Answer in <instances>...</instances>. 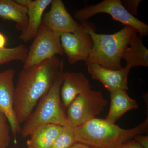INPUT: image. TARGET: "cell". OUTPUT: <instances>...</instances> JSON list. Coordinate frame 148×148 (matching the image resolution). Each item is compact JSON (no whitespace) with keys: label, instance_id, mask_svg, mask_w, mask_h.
I'll use <instances>...</instances> for the list:
<instances>
[{"label":"cell","instance_id":"cell-1","mask_svg":"<svg viewBox=\"0 0 148 148\" xmlns=\"http://www.w3.org/2000/svg\"><path fill=\"white\" fill-rule=\"evenodd\" d=\"M64 66V61L55 56L20 71L14 100V110L20 124L27 121L38 102L50 89Z\"/></svg>","mask_w":148,"mask_h":148},{"label":"cell","instance_id":"cell-2","mask_svg":"<svg viewBox=\"0 0 148 148\" xmlns=\"http://www.w3.org/2000/svg\"><path fill=\"white\" fill-rule=\"evenodd\" d=\"M148 117L130 129L120 127L106 119L95 118L75 127L77 143L90 148H119L135 137L147 132Z\"/></svg>","mask_w":148,"mask_h":148},{"label":"cell","instance_id":"cell-3","mask_svg":"<svg viewBox=\"0 0 148 148\" xmlns=\"http://www.w3.org/2000/svg\"><path fill=\"white\" fill-rule=\"evenodd\" d=\"M80 23L84 25L91 37L93 44L89 57L85 62L86 66L98 64L116 70L122 68L121 61L123 54L133 35L138 33L137 31L130 26H124L114 34H99L96 33L94 27L87 21Z\"/></svg>","mask_w":148,"mask_h":148},{"label":"cell","instance_id":"cell-4","mask_svg":"<svg viewBox=\"0 0 148 148\" xmlns=\"http://www.w3.org/2000/svg\"><path fill=\"white\" fill-rule=\"evenodd\" d=\"M64 67L61 68L50 89L41 98L36 108L24 123L20 132L23 138L30 136L37 128L44 125L64 126L69 123L60 95Z\"/></svg>","mask_w":148,"mask_h":148},{"label":"cell","instance_id":"cell-5","mask_svg":"<svg viewBox=\"0 0 148 148\" xmlns=\"http://www.w3.org/2000/svg\"><path fill=\"white\" fill-rule=\"evenodd\" d=\"M99 13L108 14L124 26L132 27L137 31L140 38L148 36L147 24L130 14L120 0H104L97 4L88 6L75 12L74 17L80 22H84Z\"/></svg>","mask_w":148,"mask_h":148},{"label":"cell","instance_id":"cell-6","mask_svg":"<svg viewBox=\"0 0 148 148\" xmlns=\"http://www.w3.org/2000/svg\"><path fill=\"white\" fill-rule=\"evenodd\" d=\"M108 102L100 90L90 89L77 96L67 108L68 122L77 127L105 111Z\"/></svg>","mask_w":148,"mask_h":148},{"label":"cell","instance_id":"cell-7","mask_svg":"<svg viewBox=\"0 0 148 148\" xmlns=\"http://www.w3.org/2000/svg\"><path fill=\"white\" fill-rule=\"evenodd\" d=\"M64 54L60 35L42 24L29 49L23 68L37 66L57 55Z\"/></svg>","mask_w":148,"mask_h":148},{"label":"cell","instance_id":"cell-8","mask_svg":"<svg viewBox=\"0 0 148 148\" xmlns=\"http://www.w3.org/2000/svg\"><path fill=\"white\" fill-rule=\"evenodd\" d=\"M82 24L83 27L76 33H63L60 36L64 53L72 65L80 61L86 62L92 50V39Z\"/></svg>","mask_w":148,"mask_h":148},{"label":"cell","instance_id":"cell-9","mask_svg":"<svg viewBox=\"0 0 148 148\" xmlns=\"http://www.w3.org/2000/svg\"><path fill=\"white\" fill-rule=\"evenodd\" d=\"M15 71L9 69L0 72V112L8 119L10 130L15 141L20 134L21 127L16 119L14 110Z\"/></svg>","mask_w":148,"mask_h":148},{"label":"cell","instance_id":"cell-10","mask_svg":"<svg viewBox=\"0 0 148 148\" xmlns=\"http://www.w3.org/2000/svg\"><path fill=\"white\" fill-rule=\"evenodd\" d=\"M50 9L42 18L43 25L61 35L63 33H75L83 27L73 18L66 9L63 1L52 0Z\"/></svg>","mask_w":148,"mask_h":148},{"label":"cell","instance_id":"cell-11","mask_svg":"<svg viewBox=\"0 0 148 148\" xmlns=\"http://www.w3.org/2000/svg\"><path fill=\"white\" fill-rule=\"evenodd\" d=\"M87 66L92 78L101 82L110 93L116 90H128L130 69L122 67L119 70H113L94 64Z\"/></svg>","mask_w":148,"mask_h":148},{"label":"cell","instance_id":"cell-12","mask_svg":"<svg viewBox=\"0 0 148 148\" xmlns=\"http://www.w3.org/2000/svg\"><path fill=\"white\" fill-rule=\"evenodd\" d=\"M89 79L81 72H64L60 95L64 109H67L77 96L91 89Z\"/></svg>","mask_w":148,"mask_h":148},{"label":"cell","instance_id":"cell-13","mask_svg":"<svg viewBox=\"0 0 148 148\" xmlns=\"http://www.w3.org/2000/svg\"><path fill=\"white\" fill-rule=\"evenodd\" d=\"M51 1L52 0H35L29 4L27 7V27L19 37L23 42H29L35 38L42 24L44 12Z\"/></svg>","mask_w":148,"mask_h":148},{"label":"cell","instance_id":"cell-14","mask_svg":"<svg viewBox=\"0 0 148 148\" xmlns=\"http://www.w3.org/2000/svg\"><path fill=\"white\" fill-rule=\"evenodd\" d=\"M110 106L106 119L112 123L130 110L138 108V103L130 97L127 90H119L110 92Z\"/></svg>","mask_w":148,"mask_h":148},{"label":"cell","instance_id":"cell-15","mask_svg":"<svg viewBox=\"0 0 148 148\" xmlns=\"http://www.w3.org/2000/svg\"><path fill=\"white\" fill-rule=\"evenodd\" d=\"M122 58L126 62L125 67L130 70L139 66L148 67V50L138 33L133 35L128 46L125 49Z\"/></svg>","mask_w":148,"mask_h":148},{"label":"cell","instance_id":"cell-16","mask_svg":"<svg viewBox=\"0 0 148 148\" xmlns=\"http://www.w3.org/2000/svg\"><path fill=\"white\" fill-rule=\"evenodd\" d=\"M63 129L58 125L48 124L40 126L30 135L27 148H49Z\"/></svg>","mask_w":148,"mask_h":148},{"label":"cell","instance_id":"cell-17","mask_svg":"<svg viewBox=\"0 0 148 148\" xmlns=\"http://www.w3.org/2000/svg\"><path fill=\"white\" fill-rule=\"evenodd\" d=\"M0 17L15 22L16 29L23 32L28 24L27 8L20 5L15 0H0Z\"/></svg>","mask_w":148,"mask_h":148},{"label":"cell","instance_id":"cell-18","mask_svg":"<svg viewBox=\"0 0 148 148\" xmlns=\"http://www.w3.org/2000/svg\"><path fill=\"white\" fill-rule=\"evenodd\" d=\"M29 49L24 45L0 49V65L14 61L25 62Z\"/></svg>","mask_w":148,"mask_h":148},{"label":"cell","instance_id":"cell-19","mask_svg":"<svg viewBox=\"0 0 148 148\" xmlns=\"http://www.w3.org/2000/svg\"><path fill=\"white\" fill-rule=\"evenodd\" d=\"M75 127L68 123L63 126L61 133L49 148H69L77 143L75 132Z\"/></svg>","mask_w":148,"mask_h":148},{"label":"cell","instance_id":"cell-20","mask_svg":"<svg viewBox=\"0 0 148 148\" xmlns=\"http://www.w3.org/2000/svg\"><path fill=\"white\" fill-rule=\"evenodd\" d=\"M10 127L8 119L0 112V148H8L10 141Z\"/></svg>","mask_w":148,"mask_h":148},{"label":"cell","instance_id":"cell-21","mask_svg":"<svg viewBox=\"0 0 148 148\" xmlns=\"http://www.w3.org/2000/svg\"><path fill=\"white\" fill-rule=\"evenodd\" d=\"M123 5L127 11L133 16L137 14L138 7L142 1L141 0H125L121 1Z\"/></svg>","mask_w":148,"mask_h":148},{"label":"cell","instance_id":"cell-22","mask_svg":"<svg viewBox=\"0 0 148 148\" xmlns=\"http://www.w3.org/2000/svg\"><path fill=\"white\" fill-rule=\"evenodd\" d=\"M144 148H148V136L138 135L134 138Z\"/></svg>","mask_w":148,"mask_h":148},{"label":"cell","instance_id":"cell-23","mask_svg":"<svg viewBox=\"0 0 148 148\" xmlns=\"http://www.w3.org/2000/svg\"><path fill=\"white\" fill-rule=\"evenodd\" d=\"M119 148H144L136 140L133 139Z\"/></svg>","mask_w":148,"mask_h":148},{"label":"cell","instance_id":"cell-24","mask_svg":"<svg viewBox=\"0 0 148 148\" xmlns=\"http://www.w3.org/2000/svg\"><path fill=\"white\" fill-rule=\"evenodd\" d=\"M7 39L5 36L0 32V49L5 48Z\"/></svg>","mask_w":148,"mask_h":148},{"label":"cell","instance_id":"cell-25","mask_svg":"<svg viewBox=\"0 0 148 148\" xmlns=\"http://www.w3.org/2000/svg\"><path fill=\"white\" fill-rule=\"evenodd\" d=\"M32 1V0H15V1L18 4L27 8Z\"/></svg>","mask_w":148,"mask_h":148},{"label":"cell","instance_id":"cell-26","mask_svg":"<svg viewBox=\"0 0 148 148\" xmlns=\"http://www.w3.org/2000/svg\"><path fill=\"white\" fill-rule=\"evenodd\" d=\"M69 148H90L82 143H77Z\"/></svg>","mask_w":148,"mask_h":148}]
</instances>
